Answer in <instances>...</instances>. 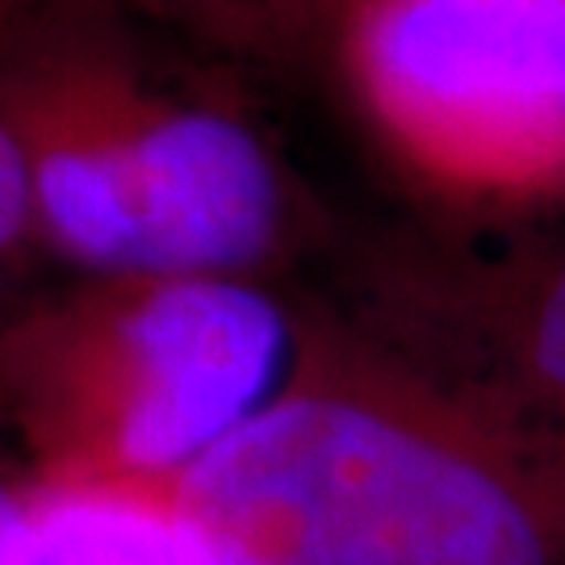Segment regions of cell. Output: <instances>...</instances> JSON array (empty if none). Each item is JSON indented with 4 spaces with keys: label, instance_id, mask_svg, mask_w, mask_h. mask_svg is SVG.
<instances>
[{
    "label": "cell",
    "instance_id": "1",
    "mask_svg": "<svg viewBox=\"0 0 565 565\" xmlns=\"http://www.w3.org/2000/svg\"><path fill=\"white\" fill-rule=\"evenodd\" d=\"M172 499L205 565H565V440L352 331H302L281 394Z\"/></svg>",
    "mask_w": 565,
    "mask_h": 565
},
{
    "label": "cell",
    "instance_id": "2",
    "mask_svg": "<svg viewBox=\"0 0 565 565\" xmlns=\"http://www.w3.org/2000/svg\"><path fill=\"white\" fill-rule=\"evenodd\" d=\"M105 18L0 30V114L30 163L39 235L93 277H247L289 231L268 142L223 105L142 81Z\"/></svg>",
    "mask_w": 565,
    "mask_h": 565
},
{
    "label": "cell",
    "instance_id": "3",
    "mask_svg": "<svg viewBox=\"0 0 565 565\" xmlns=\"http://www.w3.org/2000/svg\"><path fill=\"white\" fill-rule=\"evenodd\" d=\"M302 331L252 277H93L0 335L39 478L177 486L294 377Z\"/></svg>",
    "mask_w": 565,
    "mask_h": 565
},
{
    "label": "cell",
    "instance_id": "4",
    "mask_svg": "<svg viewBox=\"0 0 565 565\" xmlns=\"http://www.w3.org/2000/svg\"><path fill=\"white\" fill-rule=\"evenodd\" d=\"M343 63L431 184L527 198L565 181V0H356Z\"/></svg>",
    "mask_w": 565,
    "mask_h": 565
},
{
    "label": "cell",
    "instance_id": "5",
    "mask_svg": "<svg viewBox=\"0 0 565 565\" xmlns=\"http://www.w3.org/2000/svg\"><path fill=\"white\" fill-rule=\"evenodd\" d=\"M377 343L469 403L565 440V243L457 268Z\"/></svg>",
    "mask_w": 565,
    "mask_h": 565
},
{
    "label": "cell",
    "instance_id": "6",
    "mask_svg": "<svg viewBox=\"0 0 565 565\" xmlns=\"http://www.w3.org/2000/svg\"><path fill=\"white\" fill-rule=\"evenodd\" d=\"M13 565H205L172 486L30 478Z\"/></svg>",
    "mask_w": 565,
    "mask_h": 565
},
{
    "label": "cell",
    "instance_id": "7",
    "mask_svg": "<svg viewBox=\"0 0 565 565\" xmlns=\"http://www.w3.org/2000/svg\"><path fill=\"white\" fill-rule=\"evenodd\" d=\"M30 235H39L34 181H30V163H25L13 126L0 114V268L13 260V252Z\"/></svg>",
    "mask_w": 565,
    "mask_h": 565
},
{
    "label": "cell",
    "instance_id": "8",
    "mask_svg": "<svg viewBox=\"0 0 565 565\" xmlns=\"http://www.w3.org/2000/svg\"><path fill=\"white\" fill-rule=\"evenodd\" d=\"M126 0H0V30L30 18H60V13H114Z\"/></svg>",
    "mask_w": 565,
    "mask_h": 565
},
{
    "label": "cell",
    "instance_id": "9",
    "mask_svg": "<svg viewBox=\"0 0 565 565\" xmlns=\"http://www.w3.org/2000/svg\"><path fill=\"white\" fill-rule=\"evenodd\" d=\"M25 494H30V482H13L0 473V565L18 562L21 532H25Z\"/></svg>",
    "mask_w": 565,
    "mask_h": 565
}]
</instances>
